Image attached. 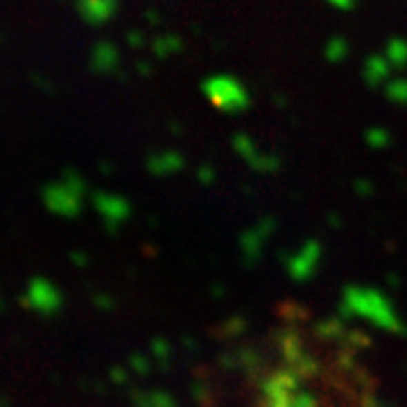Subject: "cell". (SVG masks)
Instances as JSON below:
<instances>
[{"label":"cell","instance_id":"cell-1","mask_svg":"<svg viewBox=\"0 0 407 407\" xmlns=\"http://www.w3.org/2000/svg\"><path fill=\"white\" fill-rule=\"evenodd\" d=\"M346 315H362L373 324L382 326V328L392 332H405L401 319L396 317L392 304L380 295V292L371 288H351L344 290V304H341Z\"/></svg>","mask_w":407,"mask_h":407},{"label":"cell","instance_id":"cell-2","mask_svg":"<svg viewBox=\"0 0 407 407\" xmlns=\"http://www.w3.org/2000/svg\"><path fill=\"white\" fill-rule=\"evenodd\" d=\"M86 181L75 170H66L63 179L57 183H48L43 188V204L50 213L59 217H75L81 210V199L86 195Z\"/></svg>","mask_w":407,"mask_h":407},{"label":"cell","instance_id":"cell-3","mask_svg":"<svg viewBox=\"0 0 407 407\" xmlns=\"http://www.w3.org/2000/svg\"><path fill=\"white\" fill-rule=\"evenodd\" d=\"M201 93L224 113H240L251 104V95L240 79L231 75H213L201 81Z\"/></svg>","mask_w":407,"mask_h":407},{"label":"cell","instance_id":"cell-4","mask_svg":"<svg viewBox=\"0 0 407 407\" xmlns=\"http://www.w3.org/2000/svg\"><path fill=\"white\" fill-rule=\"evenodd\" d=\"M23 304L41 315H52L61 304L59 290L46 279H32L28 285V292L23 297Z\"/></svg>","mask_w":407,"mask_h":407},{"label":"cell","instance_id":"cell-5","mask_svg":"<svg viewBox=\"0 0 407 407\" xmlns=\"http://www.w3.org/2000/svg\"><path fill=\"white\" fill-rule=\"evenodd\" d=\"M93 206L100 213V217L104 219L109 231H116L118 226L125 222V219L132 215V206L125 197L113 192H95L93 195Z\"/></svg>","mask_w":407,"mask_h":407},{"label":"cell","instance_id":"cell-6","mask_svg":"<svg viewBox=\"0 0 407 407\" xmlns=\"http://www.w3.org/2000/svg\"><path fill=\"white\" fill-rule=\"evenodd\" d=\"M233 148L251 168L258 170V172H276V170L281 168V159L276 157V154L260 152L256 148V143L251 141L247 134H235L233 136Z\"/></svg>","mask_w":407,"mask_h":407},{"label":"cell","instance_id":"cell-7","mask_svg":"<svg viewBox=\"0 0 407 407\" xmlns=\"http://www.w3.org/2000/svg\"><path fill=\"white\" fill-rule=\"evenodd\" d=\"M321 258V244L317 240L304 242L295 256H290L288 260V272L295 281H308L317 270V263Z\"/></svg>","mask_w":407,"mask_h":407},{"label":"cell","instance_id":"cell-8","mask_svg":"<svg viewBox=\"0 0 407 407\" xmlns=\"http://www.w3.org/2000/svg\"><path fill=\"white\" fill-rule=\"evenodd\" d=\"M77 12L81 21L93 28L109 23L118 12V0H77Z\"/></svg>","mask_w":407,"mask_h":407},{"label":"cell","instance_id":"cell-9","mask_svg":"<svg viewBox=\"0 0 407 407\" xmlns=\"http://www.w3.org/2000/svg\"><path fill=\"white\" fill-rule=\"evenodd\" d=\"M270 233H274V219L272 217H265L260 219L258 226L254 229H247L240 235V244H242V251L244 256H247L249 263H254L260 256V249H263V242Z\"/></svg>","mask_w":407,"mask_h":407},{"label":"cell","instance_id":"cell-10","mask_svg":"<svg viewBox=\"0 0 407 407\" xmlns=\"http://www.w3.org/2000/svg\"><path fill=\"white\" fill-rule=\"evenodd\" d=\"M120 63V52L111 41H100L93 52H91V70L100 72V75H109L118 68Z\"/></svg>","mask_w":407,"mask_h":407},{"label":"cell","instance_id":"cell-11","mask_svg":"<svg viewBox=\"0 0 407 407\" xmlns=\"http://www.w3.org/2000/svg\"><path fill=\"white\" fill-rule=\"evenodd\" d=\"M148 170L154 175V177H168V175H175L179 172V170H183L186 166V159L181 157L179 152L175 150H168V152H157L152 154V157L148 159Z\"/></svg>","mask_w":407,"mask_h":407},{"label":"cell","instance_id":"cell-12","mask_svg":"<svg viewBox=\"0 0 407 407\" xmlns=\"http://www.w3.org/2000/svg\"><path fill=\"white\" fill-rule=\"evenodd\" d=\"M392 63H389L387 57H380V54H371L369 59H366L364 63V70H362V75H364V81L369 86H380V84H387L389 81V75H392Z\"/></svg>","mask_w":407,"mask_h":407},{"label":"cell","instance_id":"cell-13","mask_svg":"<svg viewBox=\"0 0 407 407\" xmlns=\"http://www.w3.org/2000/svg\"><path fill=\"white\" fill-rule=\"evenodd\" d=\"M181 48H183V41L177 34H163L152 41V52L157 54L159 59H168V57L181 52Z\"/></svg>","mask_w":407,"mask_h":407},{"label":"cell","instance_id":"cell-14","mask_svg":"<svg viewBox=\"0 0 407 407\" xmlns=\"http://www.w3.org/2000/svg\"><path fill=\"white\" fill-rule=\"evenodd\" d=\"M385 57L394 68H405L407 66V39L403 37L389 39L385 48Z\"/></svg>","mask_w":407,"mask_h":407},{"label":"cell","instance_id":"cell-15","mask_svg":"<svg viewBox=\"0 0 407 407\" xmlns=\"http://www.w3.org/2000/svg\"><path fill=\"white\" fill-rule=\"evenodd\" d=\"M348 54V43L344 37H332L326 41V48H324V57L328 59L330 63H339L344 61Z\"/></svg>","mask_w":407,"mask_h":407},{"label":"cell","instance_id":"cell-16","mask_svg":"<svg viewBox=\"0 0 407 407\" xmlns=\"http://www.w3.org/2000/svg\"><path fill=\"white\" fill-rule=\"evenodd\" d=\"M385 95L394 104H407V77H394L385 84Z\"/></svg>","mask_w":407,"mask_h":407},{"label":"cell","instance_id":"cell-17","mask_svg":"<svg viewBox=\"0 0 407 407\" xmlns=\"http://www.w3.org/2000/svg\"><path fill=\"white\" fill-rule=\"evenodd\" d=\"M364 141H366V145H369L371 150H385L387 145H389V132L387 129H382V127H371L369 132H366V136H364Z\"/></svg>","mask_w":407,"mask_h":407},{"label":"cell","instance_id":"cell-18","mask_svg":"<svg viewBox=\"0 0 407 407\" xmlns=\"http://www.w3.org/2000/svg\"><path fill=\"white\" fill-rule=\"evenodd\" d=\"M141 407H177L175 401L168 394H145V398H136Z\"/></svg>","mask_w":407,"mask_h":407},{"label":"cell","instance_id":"cell-19","mask_svg":"<svg viewBox=\"0 0 407 407\" xmlns=\"http://www.w3.org/2000/svg\"><path fill=\"white\" fill-rule=\"evenodd\" d=\"M197 179L201 183H213L215 181V170L210 166H199L197 168Z\"/></svg>","mask_w":407,"mask_h":407},{"label":"cell","instance_id":"cell-20","mask_svg":"<svg viewBox=\"0 0 407 407\" xmlns=\"http://www.w3.org/2000/svg\"><path fill=\"white\" fill-rule=\"evenodd\" d=\"M371 190H373V186H371L369 181H366V179H362V181L357 179V181H355V192L362 195V197H369Z\"/></svg>","mask_w":407,"mask_h":407},{"label":"cell","instance_id":"cell-21","mask_svg":"<svg viewBox=\"0 0 407 407\" xmlns=\"http://www.w3.org/2000/svg\"><path fill=\"white\" fill-rule=\"evenodd\" d=\"M127 43L132 46V48H141V46H145V37L141 34V32H129V34H127Z\"/></svg>","mask_w":407,"mask_h":407},{"label":"cell","instance_id":"cell-22","mask_svg":"<svg viewBox=\"0 0 407 407\" xmlns=\"http://www.w3.org/2000/svg\"><path fill=\"white\" fill-rule=\"evenodd\" d=\"M328 3L332 5V7H337V10H351V7L355 5V0H328Z\"/></svg>","mask_w":407,"mask_h":407},{"label":"cell","instance_id":"cell-23","mask_svg":"<svg viewBox=\"0 0 407 407\" xmlns=\"http://www.w3.org/2000/svg\"><path fill=\"white\" fill-rule=\"evenodd\" d=\"M70 258L75 260V265H79V267H84V265L88 263V258L81 256V254H77V251H75V254H70Z\"/></svg>","mask_w":407,"mask_h":407},{"label":"cell","instance_id":"cell-24","mask_svg":"<svg viewBox=\"0 0 407 407\" xmlns=\"http://www.w3.org/2000/svg\"><path fill=\"white\" fill-rule=\"evenodd\" d=\"M138 70H141L143 75H148V72H150V66H145V63H138Z\"/></svg>","mask_w":407,"mask_h":407},{"label":"cell","instance_id":"cell-25","mask_svg":"<svg viewBox=\"0 0 407 407\" xmlns=\"http://www.w3.org/2000/svg\"><path fill=\"white\" fill-rule=\"evenodd\" d=\"M148 19H150L152 23H157V14H154V12H148Z\"/></svg>","mask_w":407,"mask_h":407}]
</instances>
